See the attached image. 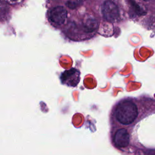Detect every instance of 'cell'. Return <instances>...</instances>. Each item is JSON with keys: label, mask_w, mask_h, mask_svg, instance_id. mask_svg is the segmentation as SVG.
<instances>
[{"label": "cell", "mask_w": 155, "mask_h": 155, "mask_svg": "<svg viewBox=\"0 0 155 155\" xmlns=\"http://www.w3.org/2000/svg\"><path fill=\"white\" fill-rule=\"evenodd\" d=\"M145 100L142 97H124L117 101L113 106L111 116L117 125L131 127L137 122L149 115L146 114Z\"/></svg>", "instance_id": "cell-1"}, {"label": "cell", "mask_w": 155, "mask_h": 155, "mask_svg": "<svg viewBox=\"0 0 155 155\" xmlns=\"http://www.w3.org/2000/svg\"><path fill=\"white\" fill-rule=\"evenodd\" d=\"M130 133L127 128L119 127L112 134V143L117 149H125L130 145Z\"/></svg>", "instance_id": "cell-2"}, {"label": "cell", "mask_w": 155, "mask_h": 155, "mask_svg": "<svg viewBox=\"0 0 155 155\" xmlns=\"http://www.w3.org/2000/svg\"><path fill=\"white\" fill-rule=\"evenodd\" d=\"M102 13L105 20L110 22H116L120 16L117 5L112 1H106L102 6Z\"/></svg>", "instance_id": "cell-3"}, {"label": "cell", "mask_w": 155, "mask_h": 155, "mask_svg": "<svg viewBox=\"0 0 155 155\" xmlns=\"http://www.w3.org/2000/svg\"><path fill=\"white\" fill-rule=\"evenodd\" d=\"M81 72L78 69L71 68L65 70L60 75V80L62 84L70 87H75L80 81Z\"/></svg>", "instance_id": "cell-4"}, {"label": "cell", "mask_w": 155, "mask_h": 155, "mask_svg": "<svg viewBox=\"0 0 155 155\" xmlns=\"http://www.w3.org/2000/svg\"><path fill=\"white\" fill-rule=\"evenodd\" d=\"M67 18V11L62 6H57L48 12V20L54 27L62 25Z\"/></svg>", "instance_id": "cell-5"}, {"label": "cell", "mask_w": 155, "mask_h": 155, "mask_svg": "<svg viewBox=\"0 0 155 155\" xmlns=\"http://www.w3.org/2000/svg\"><path fill=\"white\" fill-rule=\"evenodd\" d=\"M11 5L4 0H0V23L8 21L11 16Z\"/></svg>", "instance_id": "cell-6"}, {"label": "cell", "mask_w": 155, "mask_h": 155, "mask_svg": "<svg viewBox=\"0 0 155 155\" xmlns=\"http://www.w3.org/2000/svg\"><path fill=\"white\" fill-rule=\"evenodd\" d=\"M82 27L86 33H92L96 30L98 27V22L93 17H88L82 22Z\"/></svg>", "instance_id": "cell-7"}, {"label": "cell", "mask_w": 155, "mask_h": 155, "mask_svg": "<svg viewBox=\"0 0 155 155\" xmlns=\"http://www.w3.org/2000/svg\"><path fill=\"white\" fill-rule=\"evenodd\" d=\"M82 0H69L67 3V7L73 9L78 7L82 3Z\"/></svg>", "instance_id": "cell-8"}, {"label": "cell", "mask_w": 155, "mask_h": 155, "mask_svg": "<svg viewBox=\"0 0 155 155\" xmlns=\"http://www.w3.org/2000/svg\"><path fill=\"white\" fill-rule=\"evenodd\" d=\"M4 1L11 6L17 7L19 5H21L22 3H24L25 0H4Z\"/></svg>", "instance_id": "cell-9"}, {"label": "cell", "mask_w": 155, "mask_h": 155, "mask_svg": "<svg viewBox=\"0 0 155 155\" xmlns=\"http://www.w3.org/2000/svg\"><path fill=\"white\" fill-rule=\"evenodd\" d=\"M143 1H150V0H143Z\"/></svg>", "instance_id": "cell-10"}]
</instances>
